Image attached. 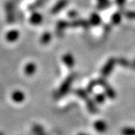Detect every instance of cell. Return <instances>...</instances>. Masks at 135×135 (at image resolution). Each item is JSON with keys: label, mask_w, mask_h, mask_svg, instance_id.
<instances>
[{"label": "cell", "mask_w": 135, "mask_h": 135, "mask_svg": "<svg viewBox=\"0 0 135 135\" xmlns=\"http://www.w3.org/2000/svg\"><path fill=\"white\" fill-rule=\"evenodd\" d=\"M12 99L15 103H21L25 100V94L20 90H16L12 94Z\"/></svg>", "instance_id": "5bb4252c"}, {"label": "cell", "mask_w": 135, "mask_h": 135, "mask_svg": "<svg viewBox=\"0 0 135 135\" xmlns=\"http://www.w3.org/2000/svg\"><path fill=\"white\" fill-rule=\"evenodd\" d=\"M95 101L99 103H103L105 100V97H104V95L102 94H95Z\"/></svg>", "instance_id": "d4e9b609"}, {"label": "cell", "mask_w": 135, "mask_h": 135, "mask_svg": "<svg viewBox=\"0 0 135 135\" xmlns=\"http://www.w3.org/2000/svg\"><path fill=\"white\" fill-rule=\"evenodd\" d=\"M126 3V0H115V3L119 7H123Z\"/></svg>", "instance_id": "83f0119b"}, {"label": "cell", "mask_w": 135, "mask_h": 135, "mask_svg": "<svg viewBox=\"0 0 135 135\" xmlns=\"http://www.w3.org/2000/svg\"><path fill=\"white\" fill-rule=\"evenodd\" d=\"M98 85V82H97V80H94V81H91L88 85H87V87H86V92L87 93H90L92 92V90H94V88L95 87L96 85Z\"/></svg>", "instance_id": "cb8c5ba5"}, {"label": "cell", "mask_w": 135, "mask_h": 135, "mask_svg": "<svg viewBox=\"0 0 135 135\" xmlns=\"http://www.w3.org/2000/svg\"><path fill=\"white\" fill-rule=\"evenodd\" d=\"M90 26L88 21L83 20V19H78V20H74L69 23V27L72 28H83L85 30H87Z\"/></svg>", "instance_id": "8992f818"}, {"label": "cell", "mask_w": 135, "mask_h": 135, "mask_svg": "<svg viewBox=\"0 0 135 135\" xmlns=\"http://www.w3.org/2000/svg\"><path fill=\"white\" fill-rule=\"evenodd\" d=\"M64 64L69 68V69H72V68L74 66V64H75V60L73 59V57L71 54H65L64 56H63V59H62Z\"/></svg>", "instance_id": "7c38bea8"}, {"label": "cell", "mask_w": 135, "mask_h": 135, "mask_svg": "<svg viewBox=\"0 0 135 135\" xmlns=\"http://www.w3.org/2000/svg\"><path fill=\"white\" fill-rule=\"evenodd\" d=\"M19 37H20V33L17 30H9L6 33V40L9 42H14L18 40Z\"/></svg>", "instance_id": "9c48e42d"}, {"label": "cell", "mask_w": 135, "mask_h": 135, "mask_svg": "<svg viewBox=\"0 0 135 135\" xmlns=\"http://www.w3.org/2000/svg\"><path fill=\"white\" fill-rule=\"evenodd\" d=\"M5 15L8 24H12L15 21V3L14 1H7L5 3Z\"/></svg>", "instance_id": "7a4b0ae2"}, {"label": "cell", "mask_w": 135, "mask_h": 135, "mask_svg": "<svg viewBox=\"0 0 135 135\" xmlns=\"http://www.w3.org/2000/svg\"><path fill=\"white\" fill-rule=\"evenodd\" d=\"M115 64H117V60L114 59V58H110L102 69V71H101L102 78H108V76L111 74L112 69H114Z\"/></svg>", "instance_id": "277c9868"}, {"label": "cell", "mask_w": 135, "mask_h": 135, "mask_svg": "<svg viewBox=\"0 0 135 135\" xmlns=\"http://www.w3.org/2000/svg\"><path fill=\"white\" fill-rule=\"evenodd\" d=\"M68 27H69V23L68 21L64 20L59 21L56 25V35L58 37H61Z\"/></svg>", "instance_id": "52a82bcc"}, {"label": "cell", "mask_w": 135, "mask_h": 135, "mask_svg": "<svg viewBox=\"0 0 135 135\" xmlns=\"http://www.w3.org/2000/svg\"><path fill=\"white\" fill-rule=\"evenodd\" d=\"M117 63L119 64L120 66L122 67H124V68H129V67H131V64L127 60L124 59V58H120V59L117 60Z\"/></svg>", "instance_id": "7402d4cb"}, {"label": "cell", "mask_w": 135, "mask_h": 135, "mask_svg": "<svg viewBox=\"0 0 135 135\" xmlns=\"http://www.w3.org/2000/svg\"><path fill=\"white\" fill-rule=\"evenodd\" d=\"M46 0H36L34 3H33L32 4H30V6L28 7V9L30 11L34 12L35 10H37V8L41 7L45 3H46Z\"/></svg>", "instance_id": "2e32d148"}, {"label": "cell", "mask_w": 135, "mask_h": 135, "mask_svg": "<svg viewBox=\"0 0 135 135\" xmlns=\"http://www.w3.org/2000/svg\"><path fill=\"white\" fill-rule=\"evenodd\" d=\"M33 132L36 135H45L44 130L42 126L38 124H35L33 126Z\"/></svg>", "instance_id": "44dd1931"}, {"label": "cell", "mask_w": 135, "mask_h": 135, "mask_svg": "<svg viewBox=\"0 0 135 135\" xmlns=\"http://www.w3.org/2000/svg\"><path fill=\"white\" fill-rule=\"evenodd\" d=\"M68 16L70 17L71 19H75L76 16H78V12L76 11H70L69 13H68Z\"/></svg>", "instance_id": "4316f807"}, {"label": "cell", "mask_w": 135, "mask_h": 135, "mask_svg": "<svg viewBox=\"0 0 135 135\" xmlns=\"http://www.w3.org/2000/svg\"><path fill=\"white\" fill-rule=\"evenodd\" d=\"M122 135H135V128L124 127L121 130Z\"/></svg>", "instance_id": "ffe728a7"}, {"label": "cell", "mask_w": 135, "mask_h": 135, "mask_svg": "<svg viewBox=\"0 0 135 135\" xmlns=\"http://www.w3.org/2000/svg\"><path fill=\"white\" fill-rule=\"evenodd\" d=\"M82 100H84L85 102V104H86V107L88 108V111L90 112V113H93V114H95L98 112V108L97 107L95 106L94 103L88 97V95H86L85 97H84L82 99Z\"/></svg>", "instance_id": "30bf717a"}, {"label": "cell", "mask_w": 135, "mask_h": 135, "mask_svg": "<svg viewBox=\"0 0 135 135\" xmlns=\"http://www.w3.org/2000/svg\"><path fill=\"white\" fill-rule=\"evenodd\" d=\"M36 72V65L33 63H28L25 67V73L28 76H31Z\"/></svg>", "instance_id": "e0dca14e"}, {"label": "cell", "mask_w": 135, "mask_h": 135, "mask_svg": "<svg viewBox=\"0 0 135 135\" xmlns=\"http://www.w3.org/2000/svg\"><path fill=\"white\" fill-rule=\"evenodd\" d=\"M0 135H3V133H0Z\"/></svg>", "instance_id": "1f68e13d"}, {"label": "cell", "mask_w": 135, "mask_h": 135, "mask_svg": "<svg viewBox=\"0 0 135 135\" xmlns=\"http://www.w3.org/2000/svg\"><path fill=\"white\" fill-rule=\"evenodd\" d=\"M122 13L120 12H117L112 15L111 16V24L113 25H117L121 22Z\"/></svg>", "instance_id": "9a60e30c"}, {"label": "cell", "mask_w": 135, "mask_h": 135, "mask_svg": "<svg viewBox=\"0 0 135 135\" xmlns=\"http://www.w3.org/2000/svg\"><path fill=\"white\" fill-rule=\"evenodd\" d=\"M42 21H43L42 15L40 14L39 12H33L30 17V22L33 25H40L42 22Z\"/></svg>", "instance_id": "ba28073f"}, {"label": "cell", "mask_w": 135, "mask_h": 135, "mask_svg": "<svg viewBox=\"0 0 135 135\" xmlns=\"http://www.w3.org/2000/svg\"><path fill=\"white\" fill-rule=\"evenodd\" d=\"M78 135H87V134H85V133H79Z\"/></svg>", "instance_id": "4dcf8cb0"}, {"label": "cell", "mask_w": 135, "mask_h": 135, "mask_svg": "<svg viewBox=\"0 0 135 135\" xmlns=\"http://www.w3.org/2000/svg\"><path fill=\"white\" fill-rule=\"evenodd\" d=\"M75 76L76 75L74 73H71L67 76L66 79L63 81V83L60 86V88L58 89L57 92L55 93V99H60L64 94H66L69 91V90L71 88V85H72V83L75 79Z\"/></svg>", "instance_id": "6da1fadb"}, {"label": "cell", "mask_w": 135, "mask_h": 135, "mask_svg": "<svg viewBox=\"0 0 135 135\" xmlns=\"http://www.w3.org/2000/svg\"><path fill=\"white\" fill-rule=\"evenodd\" d=\"M51 40V33L50 32H45L41 37L40 42L43 45H46L47 43H49Z\"/></svg>", "instance_id": "ac0fdd59"}, {"label": "cell", "mask_w": 135, "mask_h": 135, "mask_svg": "<svg viewBox=\"0 0 135 135\" xmlns=\"http://www.w3.org/2000/svg\"><path fill=\"white\" fill-rule=\"evenodd\" d=\"M89 23L90 25V26H98L102 23V18L100 16V15H99L96 12H93L90 16V20H89Z\"/></svg>", "instance_id": "8fae6325"}, {"label": "cell", "mask_w": 135, "mask_h": 135, "mask_svg": "<svg viewBox=\"0 0 135 135\" xmlns=\"http://www.w3.org/2000/svg\"><path fill=\"white\" fill-rule=\"evenodd\" d=\"M131 67L133 68V69H135V60H134V61L133 62V64H131Z\"/></svg>", "instance_id": "f1b7e54d"}, {"label": "cell", "mask_w": 135, "mask_h": 135, "mask_svg": "<svg viewBox=\"0 0 135 135\" xmlns=\"http://www.w3.org/2000/svg\"><path fill=\"white\" fill-rule=\"evenodd\" d=\"M68 3H69V0H59L51 8V14L56 15L58 13H60L66 7Z\"/></svg>", "instance_id": "5b68a950"}, {"label": "cell", "mask_w": 135, "mask_h": 135, "mask_svg": "<svg viewBox=\"0 0 135 135\" xmlns=\"http://www.w3.org/2000/svg\"><path fill=\"white\" fill-rule=\"evenodd\" d=\"M98 3V8L100 9V10H103V9H106L111 6V2L110 0H97Z\"/></svg>", "instance_id": "d6986e66"}, {"label": "cell", "mask_w": 135, "mask_h": 135, "mask_svg": "<svg viewBox=\"0 0 135 135\" xmlns=\"http://www.w3.org/2000/svg\"><path fill=\"white\" fill-rule=\"evenodd\" d=\"M111 30H112V25H111L108 24V25H104V27H103V38L107 37L109 35Z\"/></svg>", "instance_id": "603a6c76"}, {"label": "cell", "mask_w": 135, "mask_h": 135, "mask_svg": "<svg viewBox=\"0 0 135 135\" xmlns=\"http://www.w3.org/2000/svg\"><path fill=\"white\" fill-rule=\"evenodd\" d=\"M125 16L129 20H135V11H128L125 12Z\"/></svg>", "instance_id": "484cf974"}, {"label": "cell", "mask_w": 135, "mask_h": 135, "mask_svg": "<svg viewBox=\"0 0 135 135\" xmlns=\"http://www.w3.org/2000/svg\"><path fill=\"white\" fill-rule=\"evenodd\" d=\"M97 82H98V85H101L102 87L104 89L106 94H107V96L109 99H114L115 98V90L111 87V85L107 81H106L105 78H101L99 80H97Z\"/></svg>", "instance_id": "3957f363"}, {"label": "cell", "mask_w": 135, "mask_h": 135, "mask_svg": "<svg viewBox=\"0 0 135 135\" xmlns=\"http://www.w3.org/2000/svg\"><path fill=\"white\" fill-rule=\"evenodd\" d=\"M94 127L95 130L99 133H104L108 129V125L103 120H97L94 124Z\"/></svg>", "instance_id": "4fadbf2b"}, {"label": "cell", "mask_w": 135, "mask_h": 135, "mask_svg": "<svg viewBox=\"0 0 135 135\" xmlns=\"http://www.w3.org/2000/svg\"><path fill=\"white\" fill-rule=\"evenodd\" d=\"M21 1V0H14V3H20Z\"/></svg>", "instance_id": "f546056e"}]
</instances>
